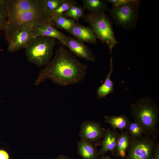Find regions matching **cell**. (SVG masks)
I'll return each instance as SVG.
<instances>
[{"label":"cell","instance_id":"obj_7","mask_svg":"<svg viewBox=\"0 0 159 159\" xmlns=\"http://www.w3.org/2000/svg\"><path fill=\"white\" fill-rule=\"evenodd\" d=\"M140 1L127 6L111 9L110 15L117 26L128 30L135 27Z\"/></svg>","mask_w":159,"mask_h":159},{"label":"cell","instance_id":"obj_28","mask_svg":"<svg viewBox=\"0 0 159 159\" xmlns=\"http://www.w3.org/2000/svg\"><path fill=\"white\" fill-rule=\"evenodd\" d=\"M96 159H111L110 158H109L108 157H105V158H96Z\"/></svg>","mask_w":159,"mask_h":159},{"label":"cell","instance_id":"obj_17","mask_svg":"<svg viewBox=\"0 0 159 159\" xmlns=\"http://www.w3.org/2000/svg\"><path fill=\"white\" fill-rule=\"evenodd\" d=\"M105 122L109 124L113 129H118L123 131L127 130L130 122L128 117L124 115L105 116Z\"/></svg>","mask_w":159,"mask_h":159},{"label":"cell","instance_id":"obj_15","mask_svg":"<svg viewBox=\"0 0 159 159\" xmlns=\"http://www.w3.org/2000/svg\"><path fill=\"white\" fill-rule=\"evenodd\" d=\"M110 60V68L109 72L106 77L103 83L99 87L97 90V98L101 99L105 97L108 95L114 92V83L110 79V77L113 71L112 59L111 57Z\"/></svg>","mask_w":159,"mask_h":159},{"label":"cell","instance_id":"obj_3","mask_svg":"<svg viewBox=\"0 0 159 159\" xmlns=\"http://www.w3.org/2000/svg\"><path fill=\"white\" fill-rule=\"evenodd\" d=\"M131 114L134 121L141 126L143 134L158 141L159 131V107L158 104L150 96L138 99L130 106Z\"/></svg>","mask_w":159,"mask_h":159},{"label":"cell","instance_id":"obj_14","mask_svg":"<svg viewBox=\"0 0 159 159\" xmlns=\"http://www.w3.org/2000/svg\"><path fill=\"white\" fill-rule=\"evenodd\" d=\"M78 153L82 159H96L99 156L96 146L81 139L77 143Z\"/></svg>","mask_w":159,"mask_h":159},{"label":"cell","instance_id":"obj_16","mask_svg":"<svg viewBox=\"0 0 159 159\" xmlns=\"http://www.w3.org/2000/svg\"><path fill=\"white\" fill-rule=\"evenodd\" d=\"M130 140L131 138L127 130L120 133L115 155L121 159L124 158L129 147Z\"/></svg>","mask_w":159,"mask_h":159},{"label":"cell","instance_id":"obj_20","mask_svg":"<svg viewBox=\"0 0 159 159\" xmlns=\"http://www.w3.org/2000/svg\"><path fill=\"white\" fill-rule=\"evenodd\" d=\"M62 14L65 17L77 21L85 15L83 7L77 5V4L72 6Z\"/></svg>","mask_w":159,"mask_h":159},{"label":"cell","instance_id":"obj_4","mask_svg":"<svg viewBox=\"0 0 159 159\" xmlns=\"http://www.w3.org/2000/svg\"><path fill=\"white\" fill-rule=\"evenodd\" d=\"M83 18L90 25L97 38L107 44L111 54L112 48L118 42L114 35L111 21L105 11L89 12Z\"/></svg>","mask_w":159,"mask_h":159},{"label":"cell","instance_id":"obj_8","mask_svg":"<svg viewBox=\"0 0 159 159\" xmlns=\"http://www.w3.org/2000/svg\"><path fill=\"white\" fill-rule=\"evenodd\" d=\"M105 130L100 123L87 120L81 125L79 135L81 139L89 142L95 146L101 145Z\"/></svg>","mask_w":159,"mask_h":159},{"label":"cell","instance_id":"obj_10","mask_svg":"<svg viewBox=\"0 0 159 159\" xmlns=\"http://www.w3.org/2000/svg\"><path fill=\"white\" fill-rule=\"evenodd\" d=\"M32 26L24 28L17 32L8 43L7 49L11 52L25 48L34 37L32 34Z\"/></svg>","mask_w":159,"mask_h":159},{"label":"cell","instance_id":"obj_22","mask_svg":"<svg viewBox=\"0 0 159 159\" xmlns=\"http://www.w3.org/2000/svg\"><path fill=\"white\" fill-rule=\"evenodd\" d=\"M6 0H0V31H4L8 20Z\"/></svg>","mask_w":159,"mask_h":159},{"label":"cell","instance_id":"obj_24","mask_svg":"<svg viewBox=\"0 0 159 159\" xmlns=\"http://www.w3.org/2000/svg\"><path fill=\"white\" fill-rule=\"evenodd\" d=\"M136 0H108L107 2L111 4L112 8L119 7L131 4L136 2Z\"/></svg>","mask_w":159,"mask_h":159},{"label":"cell","instance_id":"obj_12","mask_svg":"<svg viewBox=\"0 0 159 159\" xmlns=\"http://www.w3.org/2000/svg\"><path fill=\"white\" fill-rule=\"evenodd\" d=\"M120 133L116 130H111L110 128L105 129L102 147L99 151V155L105 154L108 151H110L115 155V151Z\"/></svg>","mask_w":159,"mask_h":159},{"label":"cell","instance_id":"obj_19","mask_svg":"<svg viewBox=\"0 0 159 159\" xmlns=\"http://www.w3.org/2000/svg\"><path fill=\"white\" fill-rule=\"evenodd\" d=\"M83 8L89 12L100 10H107V4L105 2L101 0H82Z\"/></svg>","mask_w":159,"mask_h":159},{"label":"cell","instance_id":"obj_23","mask_svg":"<svg viewBox=\"0 0 159 159\" xmlns=\"http://www.w3.org/2000/svg\"><path fill=\"white\" fill-rule=\"evenodd\" d=\"M77 4L73 0H65L52 13V18L54 16L61 14L64 13L73 5Z\"/></svg>","mask_w":159,"mask_h":159},{"label":"cell","instance_id":"obj_5","mask_svg":"<svg viewBox=\"0 0 159 159\" xmlns=\"http://www.w3.org/2000/svg\"><path fill=\"white\" fill-rule=\"evenodd\" d=\"M55 39L46 36L34 37L25 48L27 60L38 67L46 65L53 54Z\"/></svg>","mask_w":159,"mask_h":159},{"label":"cell","instance_id":"obj_11","mask_svg":"<svg viewBox=\"0 0 159 159\" xmlns=\"http://www.w3.org/2000/svg\"><path fill=\"white\" fill-rule=\"evenodd\" d=\"M77 40L96 44L97 38L90 27L83 26L78 23H76L68 31Z\"/></svg>","mask_w":159,"mask_h":159},{"label":"cell","instance_id":"obj_6","mask_svg":"<svg viewBox=\"0 0 159 159\" xmlns=\"http://www.w3.org/2000/svg\"><path fill=\"white\" fill-rule=\"evenodd\" d=\"M158 142L146 135L138 139L131 138L126 155L121 159H153Z\"/></svg>","mask_w":159,"mask_h":159},{"label":"cell","instance_id":"obj_25","mask_svg":"<svg viewBox=\"0 0 159 159\" xmlns=\"http://www.w3.org/2000/svg\"><path fill=\"white\" fill-rule=\"evenodd\" d=\"M0 159H9V155L5 150H0Z\"/></svg>","mask_w":159,"mask_h":159},{"label":"cell","instance_id":"obj_9","mask_svg":"<svg viewBox=\"0 0 159 159\" xmlns=\"http://www.w3.org/2000/svg\"><path fill=\"white\" fill-rule=\"evenodd\" d=\"M77 57L95 62V55L84 42L70 36H67L64 44Z\"/></svg>","mask_w":159,"mask_h":159},{"label":"cell","instance_id":"obj_1","mask_svg":"<svg viewBox=\"0 0 159 159\" xmlns=\"http://www.w3.org/2000/svg\"><path fill=\"white\" fill-rule=\"evenodd\" d=\"M6 5L8 20L4 31L7 43L24 28L51 25L52 12L44 0H6Z\"/></svg>","mask_w":159,"mask_h":159},{"label":"cell","instance_id":"obj_18","mask_svg":"<svg viewBox=\"0 0 159 159\" xmlns=\"http://www.w3.org/2000/svg\"><path fill=\"white\" fill-rule=\"evenodd\" d=\"M76 22L74 20L67 18L61 14L54 16L52 19L51 24L68 32Z\"/></svg>","mask_w":159,"mask_h":159},{"label":"cell","instance_id":"obj_2","mask_svg":"<svg viewBox=\"0 0 159 159\" xmlns=\"http://www.w3.org/2000/svg\"><path fill=\"white\" fill-rule=\"evenodd\" d=\"M87 67L61 45L56 50L52 59L41 71L34 84L38 85L47 79L62 86L77 83L84 79Z\"/></svg>","mask_w":159,"mask_h":159},{"label":"cell","instance_id":"obj_21","mask_svg":"<svg viewBox=\"0 0 159 159\" xmlns=\"http://www.w3.org/2000/svg\"><path fill=\"white\" fill-rule=\"evenodd\" d=\"M130 138L136 139L142 137L143 134V129L138 122L134 121L130 122L127 130Z\"/></svg>","mask_w":159,"mask_h":159},{"label":"cell","instance_id":"obj_13","mask_svg":"<svg viewBox=\"0 0 159 159\" xmlns=\"http://www.w3.org/2000/svg\"><path fill=\"white\" fill-rule=\"evenodd\" d=\"M32 31L34 37L43 36L52 37L59 40L63 44L67 36L51 25H35L32 27Z\"/></svg>","mask_w":159,"mask_h":159},{"label":"cell","instance_id":"obj_27","mask_svg":"<svg viewBox=\"0 0 159 159\" xmlns=\"http://www.w3.org/2000/svg\"><path fill=\"white\" fill-rule=\"evenodd\" d=\"M56 159H74L73 158H69L67 156L64 155H59Z\"/></svg>","mask_w":159,"mask_h":159},{"label":"cell","instance_id":"obj_26","mask_svg":"<svg viewBox=\"0 0 159 159\" xmlns=\"http://www.w3.org/2000/svg\"><path fill=\"white\" fill-rule=\"evenodd\" d=\"M153 159H159V144L158 142L157 143Z\"/></svg>","mask_w":159,"mask_h":159}]
</instances>
